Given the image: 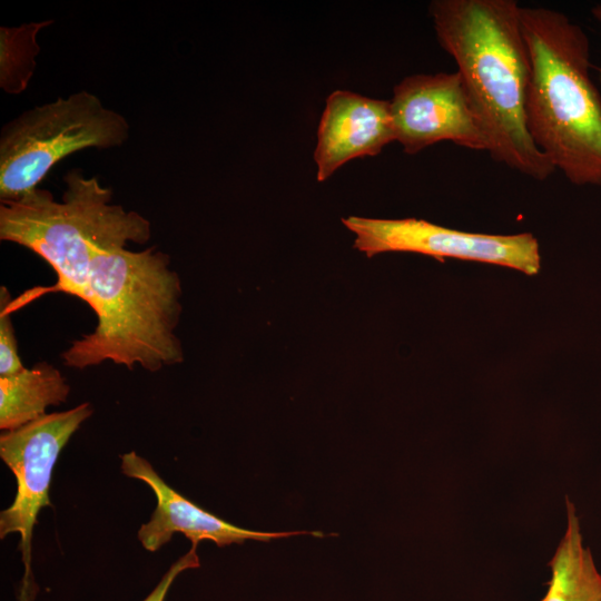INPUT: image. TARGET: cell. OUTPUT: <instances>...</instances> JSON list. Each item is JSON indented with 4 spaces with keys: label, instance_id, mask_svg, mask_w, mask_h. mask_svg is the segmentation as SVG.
Returning a JSON list of instances; mask_svg holds the SVG:
<instances>
[{
    "label": "cell",
    "instance_id": "4",
    "mask_svg": "<svg viewBox=\"0 0 601 601\" xmlns=\"http://www.w3.org/2000/svg\"><path fill=\"white\" fill-rule=\"evenodd\" d=\"M61 200L37 188L16 200H0V239L28 248L46 260L57 283L27 294L62 292L89 302L92 248H126L146 244L150 221L136 210L112 204V190L97 177L72 169L63 177Z\"/></svg>",
    "mask_w": 601,
    "mask_h": 601
},
{
    "label": "cell",
    "instance_id": "5",
    "mask_svg": "<svg viewBox=\"0 0 601 601\" xmlns=\"http://www.w3.org/2000/svg\"><path fill=\"white\" fill-rule=\"evenodd\" d=\"M129 135L128 120L87 90L21 112L0 132V200L37 189L65 157L87 148L120 147Z\"/></svg>",
    "mask_w": 601,
    "mask_h": 601
},
{
    "label": "cell",
    "instance_id": "14",
    "mask_svg": "<svg viewBox=\"0 0 601 601\" xmlns=\"http://www.w3.org/2000/svg\"><path fill=\"white\" fill-rule=\"evenodd\" d=\"M12 300L6 286L0 288V376H9L26 366L18 353V342L8 305Z\"/></svg>",
    "mask_w": 601,
    "mask_h": 601
},
{
    "label": "cell",
    "instance_id": "8",
    "mask_svg": "<svg viewBox=\"0 0 601 601\" xmlns=\"http://www.w3.org/2000/svg\"><path fill=\"white\" fill-rule=\"evenodd\" d=\"M390 109L395 140L408 155L443 140L487 151L457 71L405 77L394 87Z\"/></svg>",
    "mask_w": 601,
    "mask_h": 601
},
{
    "label": "cell",
    "instance_id": "7",
    "mask_svg": "<svg viewBox=\"0 0 601 601\" xmlns=\"http://www.w3.org/2000/svg\"><path fill=\"white\" fill-rule=\"evenodd\" d=\"M355 234L354 247L367 257L387 252H406L440 260L456 258L499 265L536 275L541 266L539 243L529 233L490 235L461 231L426 220L343 218Z\"/></svg>",
    "mask_w": 601,
    "mask_h": 601
},
{
    "label": "cell",
    "instance_id": "16",
    "mask_svg": "<svg viewBox=\"0 0 601 601\" xmlns=\"http://www.w3.org/2000/svg\"><path fill=\"white\" fill-rule=\"evenodd\" d=\"M593 14L601 21V6H597L593 9ZM600 80H601V69H600Z\"/></svg>",
    "mask_w": 601,
    "mask_h": 601
},
{
    "label": "cell",
    "instance_id": "2",
    "mask_svg": "<svg viewBox=\"0 0 601 601\" xmlns=\"http://www.w3.org/2000/svg\"><path fill=\"white\" fill-rule=\"evenodd\" d=\"M91 253L88 305L98 323L61 354L63 364L83 370L110 361L157 372L183 363L176 334L183 288L169 255L155 246L139 252L93 247Z\"/></svg>",
    "mask_w": 601,
    "mask_h": 601
},
{
    "label": "cell",
    "instance_id": "9",
    "mask_svg": "<svg viewBox=\"0 0 601 601\" xmlns=\"http://www.w3.org/2000/svg\"><path fill=\"white\" fill-rule=\"evenodd\" d=\"M121 472L128 477L146 483L156 496V508L147 523L138 530L137 538L150 552L167 544L175 533L184 534L191 544L211 541L223 548L247 540L270 542L273 540L308 534L324 536L321 532H262L239 528L207 512L169 486L152 465L131 451L120 455Z\"/></svg>",
    "mask_w": 601,
    "mask_h": 601
},
{
    "label": "cell",
    "instance_id": "11",
    "mask_svg": "<svg viewBox=\"0 0 601 601\" xmlns=\"http://www.w3.org/2000/svg\"><path fill=\"white\" fill-rule=\"evenodd\" d=\"M566 525L550 561L551 577L541 601H601V572L583 543L574 503L565 497Z\"/></svg>",
    "mask_w": 601,
    "mask_h": 601
},
{
    "label": "cell",
    "instance_id": "6",
    "mask_svg": "<svg viewBox=\"0 0 601 601\" xmlns=\"http://www.w3.org/2000/svg\"><path fill=\"white\" fill-rule=\"evenodd\" d=\"M92 412L89 403H81L0 435V456L17 484L13 502L0 513V538L20 535L24 572L18 601H33L38 592L31 570L32 534L39 512L52 505L49 490L53 467L61 450Z\"/></svg>",
    "mask_w": 601,
    "mask_h": 601
},
{
    "label": "cell",
    "instance_id": "1",
    "mask_svg": "<svg viewBox=\"0 0 601 601\" xmlns=\"http://www.w3.org/2000/svg\"><path fill=\"white\" fill-rule=\"evenodd\" d=\"M520 9L514 0H435L430 14L439 43L456 62L490 156L544 180L555 169L526 126L531 63Z\"/></svg>",
    "mask_w": 601,
    "mask_h": 601
},
{
    "label": "cell",
    "instance_id": "13",
    "mask_svg": "<svg viewBox=\"0 0 601 601\" xmlns=\"http://www.w3.org/2000/svg\"><path fill=\"white\" fill-rule=\"evenodd\" d=\"M51 23L45 20L0 28V87L7 93L19 95L27 89L40 52L37 35Z\"/></svg>",
    "mask_w": 601,
    "mask_h": 601
},
{
    "label": "cell",
    "instance_id": "12",
    "mask_svg": "<svg viewBox=\"0 0 601 601\" xmlns=\"http://www.w3.org/2000/svg\"><path fill=\"white\" fill-rule=\"evenodd\" d=\"M69 393L65 376L47 362L0 376V428L14 430L46 415L47 407L65 403Z\"/></svg>",
    "mask_w": 601,
    "mask_h": 601
},
{
    "label": "cell",
    "instance_id": "3",
    "mask_svg": "<svg viewBox=\"0 0 601 601\" xmlns=\"http://www.w3.org/2000/svg\"><path fill=\"white\" fill-rule=\"evenodd\" d=\"M531 78L529 134L572 184L601 186V95L590 75V42L564 13L520 9Z\"/></svg>",
    "mask_w": 601,
    "mask_h": 601
},
{
    "label": "cell",
    "instance_id": "15",
    "mask_svg": "<svg viewBox=\"0 0 601 601\" xmlns=\"http://www.w3.org/2000/svg\"><path fill=\"white\" fill-rule=\"evenodd\" d=\"M196 550L197 544H191L190 550L170 565L158 584L142 601H165L171 584L181 572L200 566Z\"/></svg>",
    "mask_w": 601,
    "mask_h": 601
},
{
    "label": "cell",
    "instance_id": "10",
    "mask_svg": "<svg viewBox=\"0 0 601 601\" xmlns=\"http://www.w3.org/2000/svg\"><path fill=\"white\" fill-rule=\"evenodd\" d=\"M394 140L390 101L345 90L332 92L317 130V180H326L351 159L378 155Z\"/></svg>",
    "mask_w": 601,
    "mask_h": 601
}]
</instances>
